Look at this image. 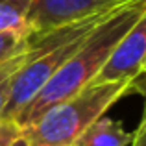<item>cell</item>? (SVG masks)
Wrapping results in <instances>:
<instances>
[{
	"instance_id": "obj_5",
	"label": "cell",
	"mask_w": 146,
	"mask_h": 146,
	"mask_svg": "<svg viewBox=\"0 0 146 146\" xmlns=\"http://www.w3.org/2000/svg\"><path fill=\"white\" fill-rule=\"evenodd\" d=\"M131 133H128L118 120L100 117L85 129L76 146H129Z\"/></svg>"
},
{
	"instance_id": "obj_12",
	"label": "cell",
	"mask_w": 146,
	"mask_h": 146,
	"mask_svg": "<svg viewBox=\"0 0 146 146\" xmlns=\"http://www.w3.org/2000/svg\"><path fill=\"white\" fill-rule=\"evenodd\" d=\"M141 78H144V80H146V72H144L143 76H141ZM143 93H146V83H144V89H143Z\"/></svg>"
},
{
	"instance_id": "obj_6",
	"label": "cell",
	"mask_w": 146,
	"mask_h": 146,
	"mask_svg": "<svg viewBox=\"0 0 146 146\" xmlns=\"http://www.w3.org/2000/svg\"><path fill=\"white\" fill-rule=\"evenodd\" d=\"M32 0H0V32L32 35L26 24Z\"/></svg>"
},
{
	"instance_id": "obj_2",
	"label": "cell",
	"mask_w": 146,
	"mask_h": 146,
	"mask_svg": "<svg viewBox=\"0 0 146 146\" xmlns=\"http://www.w3.org/2000/svg\"><path fill=\"white\" fill-rule=\"evenodd\" d=\"M135 87L137 80L89 83L65 102L50 107L37 122L24 128L22 137L28 146H76L94 120L104 117L115 102Z\"/></svg>"
},
{
	"instance_id": "obj_3",
	"label": "cell",
	"mask_w": 146,
	"mask_h": 146,
	"mask_svg": "<svg viewBox=\"0 0 146 146\" xmlns=\"http://www.w3.org/2000/svg\"><path fill=\"white\" fill-rule=\"evenodd\" d=\"M129 0H32L26 24L30 33H46L106 13Z\"/></svg>"
},
{
	"instance_id": "obj_8",
	"label": "cell",
	"mask_w": 146,
	"mask_h": 146,
	"mask_svg": "<svg viewBox=\"0 0 146 146\" xmlns=\"http://www.w3.org/2000/svg\"><path fill=\"white\" fill-rule=\"evenodd\" d=\"M22 137V129L15 120L0 118V146H13Z\"/></svg>"
},
{
	"instance_id": "obj_4",
	"label": "cell",
	"mask_w": 146,
	"mask_h": 146,
	"mask_svg": "<svg viewBox=\"0 0 146 146\" xmlns=\"http://www.w3.org/2000/svg\"><path fill=\"white\" fill-rule=\"evenodd\" d=\"M146 72V13L118 41L93 83L135 82Z\"/></svg>"
},
{
	"instance_id": "obj_1",
	"label": "cell",
	"mask_w": 146,
	"mask_h": 146,
	"mask_svg": "<svg viewBox=\"0 0 146 146\" xmlns=\"http://www.w3.org/2000/svg\"><path fill=\"white\" fill-rule=\"evenodd\" d=\"M146 13V0H129L122 6L115 7L106 19L85 37L80 48L68 57V61L54 74V78L44 85V89L37 94L24 109L21 111L15 122L21 129L32 126L46 113L50 107L65 102L93 83L98 76L111 52L118 44V41L131 30V26Z\"/></svg>"
},
{
	"instance_id": "obj_7",
	"label": "cell",
	"mask_w": 146,
	"mask_h": 146,
	"mask_svg": "<svg viewBox=\"0 0 146 146\" xmlns=\"http://www.w3.org/2000/svg\"><path fill=\"white\" fill-rule=\"evenodd\" d=\"M28 46H30V35L0 32V61L24 52Z\"/></svg>"
},
{
	"instance_id": "obj_11",
	"label": "cell",
	"mask_w": 146,
	"mask_h": 146,
	"mask_svg": "<svg viewBox=\"0 0 146 146\" xmlns=\"http://www.w3.org/2000/svg\"><path fill=\"white\" fill-rule=\"evenodd\" d=\"M13 146H28V143H26V139H24V137H21V139H19V141H17V143H15Z\"/></svg>"
},
{
	"instance_id": "obj_10",
	"label": "cell",
	"mask_w": 146,
	"mask_h": 146,
	"mask_svg": "<svg viewBox=\"0 0 146 146\" xmlns=\"http://www.w3.org/2000/svg\"><path fill=\"white\" fill-rule=\"evenodd\" d=\"M11 80H13V76L0 83V118H2L4 109H6L7 100H9V94H11Z\"/></svg>"
},
{
	"instance_id": "obj_9",
	"label": "cell",
	"mask_w": 146,
	"mask_h": 146,
	"mask_svg": "<svg viewBox=\"0 0 146 146\" xmlns=\"http://www.w3.org/2000/svg\"><path fill=\"white\" fill-rule=\"evenodd\" d=\"M129 146H146V109H144L141 124L131 133V143H129Z\"/></svg>"
}]
</instances>
